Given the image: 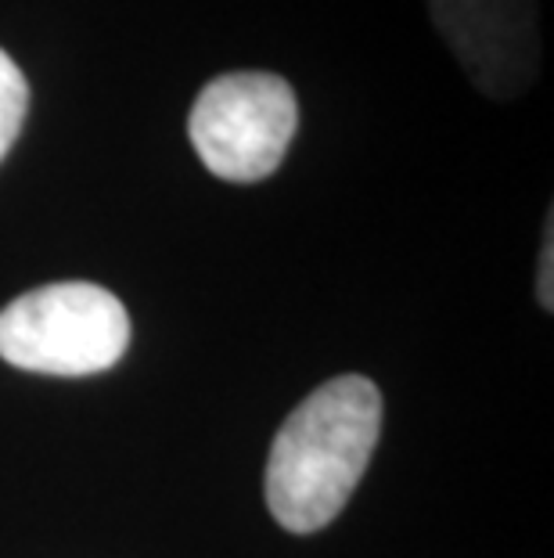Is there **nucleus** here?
<instances>
[{
	"mask_svg": "<svg viewBox=\"0 0 554 558\" xmlns=\"http://www.w3.org/2000/svg\"><path fill=\"white\" fill-rule=\"evenodd\" d=\"M379 433L382 393L371 378L342 375L313 389L270 447L267 508L281 530H324L368 472Z\"/></svg>",
	"mask_w": 554,
	"mask_h": 558,
	"instance_id": "f257e3e1",
	"label": "nucleus"
},
{
	"mask_svg": "<svg viewBox=\"0 0 554 558\" xmlns=\"http://www.w3.org/2000/svg\"><path fill=\"white\" fill-rule=\"evenodd\" d=\"M130 347V314L109 289L54 281L15 295L0 311V357L37 375H98Z\"/></svg>",
	"mask_w": 554,
	"mask_h": 558,
	"instance_id": "f03ea898",
	"label": "nucleus"
},
{
	"mask_svg": "<svg viewBox=\"0 0 554 558\" xmlns=\"http://www.w3.org/2000/svg\"><path fill=\"white\" fill-rule=\"evenodd\" d=\"M299 126V101L274 73H223L198 90L187 137L209 173L231 184H256L285 162Z\"/></svg>",
	"mask_w": 554,
	"mask_h": 558,
	"instance_id": "7ed1b4c3",
	"label": "nucleus"
},
{
	"mask_svg": "<svg viewBox=\"0 0 554 558\" xmlns=\"http://www.w3.org/2000/svg\"><path fill=\"white\" fill-rule=\"evenodd\" d=\"M429 11L482 94L512 101L533 87L540 73L537 0H429Z\"/></svg>",
	"mask_w": 554,
	"mask_h": 558,
	"instance_id": "20e7f679",
	"label": "nucleus"
},
{
	"mask_svg": "<svg viewBox=\"0 0 554 558\" xmlns=\"http://www.w3.org/2000/svg\"><path fill=\"white\" fill-rule=\"evenodd\" d=\"M29 112V83L19 62L0 47V162L22 134Z\"/></svg>",
	"mask_w": 554,
	"mask_h": 558,
	"instance_id": "39448f33",
	"label": "nucleus"
},
{
	"mask_svg": "<svg viewBox=\"0 0 554 558\" xmlns=\"http://www.w3.org/2000/svg\"><path fill=\"white\" fill-rule=\"evenodd\" d=\"M551 228H547V242H544V284H540V292H544V306L551 311Z\"/></svg>",
	"mask_w": 554,
	"mask_h": 558,
	"instance_id": "423d86ee",
	"label": "nucleus"
}]
</instances>
